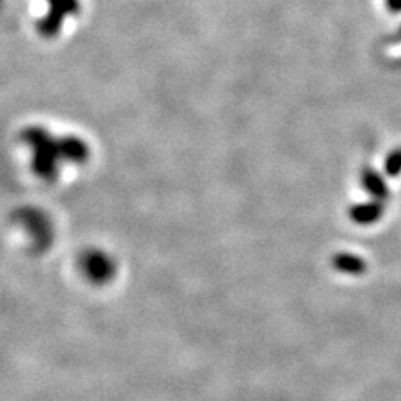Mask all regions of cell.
Wrapping results in <instances>:
<instances>
[{
	"mask_svg": "<svg viewBox=\"0 0 401 401\" xmlns=\"http://www.w3.org/2000/svg\"><path fill=\"white\" fill-rule=\"evenodd\" d=\"M23 141L31 149V169L43 180L53 181L60 171V162L64 161L61 137H54L42 127H28L23 131Z\"/></svg>",
	"mask_w": 401,
	"mask_h": 401,
	"instance_id": "cell-1",
	"label": "cell"
},
{
	"mask_svg": "<svg viewBox=\"0 0 401 401\" xmlns=\"http://www.w3.org/2000/svg\"><path fill=\"white\" fill-rule=\"evenodd\" d=\"M82 271L92 282L105 284L114 275V263L100 250H88L82 257Z\"/></svg>",
	"mask_w": 401,
	"mask_h": 401,
	"instance_id": "cell-2",
	"label": "cell"
},
{
	"mask_svg": "<svg viewBox=\"0 0 401 401\" xmlns=\"http://www.w3.org/2000/svg\"><path fill=\"white\" fill-rule=\"evenodd\" d=\"M385 213V205L383 200H369V203H360L354 204L349 208V219L357 225L367 226L376 223L380 217Z\"/></svg>",
	"mask_w": 401,
	"mask_h": 401,
	"instance_id": "cell-3",
	"label": "cell"
},
{
	"mask_svg": "<svg viewBox=\"0 0 401 401\" xmlns=\"http://www.w3.org/2000/svg\"><path fill=\"white\" fill-rule=\"evenodd\" d=\"M361 185L364 191L369 193L373 199L378 200H385L390 198V189L385 178H383L376 170L370 169V166H365L361 173Z\"/></svg>",
	"mask_w": 401,
	"mask_h": 401,
	"instance_id": "cell-4",
	"label": "cell"
},
{
	"mask_svg": "<svg viewBox=\"0 0 401 401\" xmlns=\"http://www.w3.org/2000/svg\"><path fill=\"white\" fill-rule=\"evenodd\" d=\"M61 149L64 161L70 164H82L90 156L88 144L76 136L61 137Z\"/></svg>",
	"mask_w": 401,
	"mask_h": 401,
	"instance_id": "cell-5",
	"label": "cell"
},
{
	"mask_svg": "<svg viewBox=\"0 0 401 401\" xmlns=\"http://www.w3.org/2000/svg\"><path fill=\"white\" fill-rule=\"evenodd\" d=\"M334 269L348 275H363L367 271V263L357 255L353 253H338L331 259Z\"/></svg>",
	"mask_w": 401,
	"mask_h": 401,
	"instance_id": "cell-6",
	"label": "cell"
},
{
	"mask_svg": "<svg viewBox=\"0 0 401 401\" xmlns=\"http://www.w3.org/2000/svg\"><path fill=\"white\" fill-rule=\"evenodd\" d=\"M24 222L27 223V228L33 233V237L38 238V242L49 244L53 233H51V226H49L45 214L39 211H28L24 214Z\"/></svg>",
	"mask_w": 401,
	"mask_h": 401,
	"instance_id": "cell-7",
	"label": "cell"
},
{
	"mask_svg": "<svg viewBox=\"0 0 401 401\" xmlns=\"http://www.w3.org/2000/svg\"><path fill=\"white\" fill-rule=\"evenodd\" d=\"M385 173L390 177H398L401 174V147L394 149L385 159Z\"/></svg>",
	"mask_w": 401,
	"mask_h": 401,
	"instance_id": "cell-8",
	"label": "cell"
},
{
	"mask_svg": "<svg viewBox=\"0 0 401 401\" xmlns=\"http://www.w3.org/2000/svg\"><path fill=\"white\" fill-rule=\"evenodd\" d=\"M387 6L392 12H401V0H387Z\"/></svg>",
	"mask_w": 401,
	"mask_h": 401,
	"instance_id": "cell-9",
	"label": "cell"
}]
</instances>
